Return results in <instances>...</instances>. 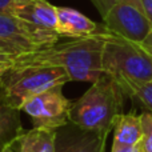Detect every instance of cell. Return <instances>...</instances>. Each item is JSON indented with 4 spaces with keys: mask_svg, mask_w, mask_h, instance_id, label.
<instances>
[{
    "mask_svg": "<svg viewBox=\"0 0 152 152\" xmlns=\"http://www.w3.org/2000/svg\"><path fill=\"white\" fill-rule=\"evenodd\" d=\"M107 28L99 34L86 37H75L68 42L55 43L34 52L13 58V68L34 66H50L64 68L69 81L95 83L104 75L103 52L107 36Z\"/></svg>",
    "mask_w": 152,
    "mask_h": 152,
    "instance_id": "cell-1",
    "label": "cell"
},
{
    "mask_svg": "<svg viewBox=\"0 0 152 152\" xmlns=\"http://www.w3.org/2000/svg\"><path fill=\"white\" fill-rule=\"evenodd\" d=\"M126 97L121 87L104 74L72 103L69 121L84 131L108 135L116 118L123 113Z\"/></svg>",
    "mask_w": 152,
    "mask_h": 152,
    "instance_id": "cell-2",
    "label": "cell"
},
{
    "mask_svg": "<svg viewBox=\"0 0 152 152\" xmlns=\"http://www.w3.org/2000/svg\"><path fill=\"white\" fill-rule=\"evenodd\" d=\"M103 72L119 86L152 81V58L139 43L108 34L103 52Z\"/></svg>",
    "mask_w": 152,
    "mask_h": 152,
    "instance_id": "cell-3",
    "label": "cell"
},
{
    "mask_svg": "<svg viewBox=\"0 0 152 152\" xmlns=\"http://www.w3.org/2000/svg\"><path fill=\"white\" fill-rule=\"evenodd\" d=\"M69 81L64 68L50 66H34L12 68L0 79V87L10 105L23 108L28 100L48 89L63 87Z\"/></svg>",
    "mask_w": 152,
    "mask_h": 152,
    "instance_id": "cell-4",
    "label": "cell"
},
{
    "mask_svg": "<svg viewBox=\"0 0 152 152\" xmlns=\"http://www.w3.org/2000/svg\"><path fill=\"white\" fill-rule=\"evenodd\" d=\"M12 15L21 21L39 48L52 45L60 39L56 5L48 0H26L16 5Z\"/></svg>",
    "mask_w": 152,
    "mask_h": 152,
    "instance_id": "cell-5",
    "label": "cell"
},
{
    "mask_svg": "<svg viewBox=\"0 0 152 152\" xmlns=\"http://www.w3.org/2000/svg\"><path fill=\"white\" fill-rule=\"evenodd\" d=\"M63 87L48 89L26 103L21 111L34 121V127L58 129L69 121L72 103L63 95Z\"/></svg>",
    "mask_w": 152,
    "mask_h": 152,
    "instance_id": "cell-6",
    "label": "cell"
},
{
    "mask_svg": "<svg viewBox=\"0 0 152 152\" xmlns=\"http://www.w3.org/2000/svg\"><path fill=\"white\" fill-rule=\"evenodd\" d=\"M102 19L111 34L134 43H142L152 31V21L145 12L131 3H118Z\"/></svg>",
    "mask_w": 152,
    "mask_h": 152,
    "instance_id": "cell-7",
    "label": "cell"
},
{
    "mask_svg": "<svg viewBox=\"0 0 152 152\" xmlns=\"http://www.w3.org/2000/svg\"><path fill=\"white\" fill-rule=\"evenodd\" d=\"M0 50L15 58L39 50V45L16 16L0 12Z\"/></svg>",
    "mask_w": 152,
    "mask_h": 152,
    "instance_id": "cell-8",
    "label": "cell"
},
{
    "mask_svg": "<svg viewBox=\"0 0 152 152\" xmlns=\"http://www.w3.org/2000/svg\"><path fill=\"white\" fill-rule=\"evenodd\" d=\"M58 34L60 37H86L104 31V24H97L88 16L69 7H56Z\"/></svg>",
    "mask_w": 152,
    "mask_h": 152,
    "instance_id": "cell-9",
    "label": "cell"
},
{
    "mask_svg": "<svg viewBox=\"0 0 152 152\" xmlns=\"http://www.w3.org/2000/svg\"><path fill=\"white\" fill-rule=\"evenodd\" d=\"M20 119V110H16L5 100L0 91V152L11 148L24 134Z\"/></svg>",
    "mask_w": 152,
    "mask_h": 152,
    "instance_id": "cell-10",
    "label": "cell"
},
{
    "mask_svg": "<svg viewBox=\"0 0 152 152\" xmlns=\"http://www.w3.org/2000/svg\"><path fill=\"white\" fill-rule=\"evenodd\" d=\"M113 143L135 147L142 140V113H120L113 124Z\"/></svg>",
    "mask_w": 152,
    "mask_h": 152,
    "instance_id": "cell-11",
    "label": "cell"
},
{
    "mask_svg": "<svg viewBox=\"0 0 152 152\" xmlns=\"http://www.w3.org/2000/svg\"><path fill=\"white\" fill-rule=\"evenodd\" d=\"M19 152H56V129L34 127L26 131L18 140Z\"/></svg>",
    "mask_w": 152,
    "mask_h": 152,
    "instance_id": "cell-12",
    "label": "cell"
},
{
    "mask_svg": "<svg viewBox=\"0 0 152 152\" xmlns=\"http://www.w3.org/2000/svg\"><path fill=\"white\" fill-rule=\"evenodd\" d=\"M107 136L105 134L81 129L77 136L61 144L56 143V152H104Z\"/></svg>",
    "mask_w": 152,
    "mask_h": 152,
    "instance_id": "cell-13",
    "label": "cell"
},
{
    "mask_svg": "<svg viewBox=\"0 0 152 152\" xmlns=\"http://www.w3.org/2000/svg\"><path fill=\"white\" fill-rule=\"evenodd\" d=\"M127 97L136 100L152 115V81L120 86Z\"/></svg>",
    "mask_w": 152,
    "mask_h": 152,
    "instance_id": "cell-14",
    "label": "cell"
},
{
    "mask_svg": "<svg viewBox=\"0 0 152 152\" xmlns=\"http://www.w3.org/2000/svg\"><path fill=\"white\" fill-rule=\"evenodd\" d=\"M140 151L152 152V115L150 112L142 113V140Z\"/></svg>",
    "mask_w": 152,
    "mask_h": 152,
    "instance_id": "cell-15",
    "label": "cell"
},
{
    "mask_svg": "<svg viewBox=\"0 0 152 152\" xmlns=\"http://www.w3.org/2000/svg\"><path fill=\"white\" fill-rule=\"evenodd\" d=\"M91 1H92V4L96 7V10L99 11L102 18H104L108 13V11L115 4H118V3H131V4L137 5V7H140L143 10V5H142L140 0H91Z\"/></svg>",
    "mask_w": 152,
    "mask_h": 152,
    "instance_id": "cell-16",
    "label": "cell"
},
{
    "mask_svg": "<svg viewBox=\"0 0 152 152\" xmlns=\"http://www.w3.org/2000/svg\"><path fill=\"white\" fill-rule=\"evenodd\" d=\"M13 68V58L10 55H0V79Z\"/></svg>",
    "mask_w": 152,
    "mask_h": 152,
    "instance_id": "cell-17",
    "label": "cell"
},
{
    "mask_svg": "<svg viewBox=\"0 0 152 152\" xmlns=\"http://www.w3.org/2000/svg\"><path fill=\"white\" fill-rule=\"evenodd\" d=\"M23 1H26V0H0V12L12 13L16 5Z\"/></svg>",
    "mask_w": 152,
    "mask_h": 152,
    "instance_id": "cell-18",
    "label": "cell"
},
{
    "mask_svg": "<svg viewBox=\"0 0 152 152\" xmlns=\"http://www.w3.org/2000/svg\"><path fill=\"white\" fill-rule=\"evenodd\" d=\"M111 152H140V144L135 145V147H127V145H120L112 143V150Z\"/></svg>",
    "mask_w": 152,
    "mask_h": 152,
    "instance_id": "cell-19",
    "label": "cell"
},
{
    "mask_svg": "<svg viewBox=\"0 0 152 152\" xmlns=\"http://www.w3.org/2000/svg\"><path fill=\"white\" fill-rule=\"evenodd\" d=\"M139 44L142 45L143 50H144L145 52H147L148 55H150L151 58H152V31L150 32V34H148V36L145 37V39L143 40L142 43H139Z\"/></svg>",
    "mask_w": 152,
    "mask_h": 152,
    "instance_id": "cell-20",
    "label": "cell"
},
{
    "mask_svg": "<svg viewBox=\"0 0 152 152\" xmlns=\"http://www.w3.org/2000/svg\"><path fill=\"white\" fill-rule=\"evenodd\" d=\"M140 1H142L143 5V11L148 16V19L152 21V0H140Z\"/></svg>",
    "mask_w": 152,
    "mask_h": 152,
    "instance_id": "cell-21",
    "label": "cell"
},
{
    "mask_svg": "<svg viewBox=\"0 0 152 152\" xmlns=\"http://www.w3.org/2000/svg\"><path fill=\"white\" fill-rule=\"evenodd\" d=\"M4 152H13V151H12V150H11V148H7V150H5Z\"/></svg>",
    "mask_w": 152,
    "mask_h": 152,
    "instance_id": "cell-22",
    "label": "cell"
},
{
    "mask_svg": "<svg viewBox=\"0 0 152 152\" xmlns=\"http://www.w3.org/2000/svg\"><path fill=\"white\" fill-rule=\"evenodd\" d=\"M0 55H5V53H4V52H3V51H1V50H0Z\"/></svg>",
    "mask_w": 152,
    "mask_h": 152,
    "instance_id": "cell-23",
    "label": "cell"
},
{
    "mask_svg": "<svg viewBox=\"0 0 152 152\" xmlns=\"http://www.w3.org/2000/svg\"><path fill=\"white\" fill-rule=\"evenodd\" d=\"M0 91H1V87H0Z\"/></svg>",
    "mask_w": 152,
    "mask_h": 152,
    "instance_id": "cell-24",
    "label": "cell"
},
{
    "mask_svg": "<svg viewBox=\"0 0 152 152\" xmlns=\"http://www.w3.org/2000/svg\"><path fill=\"white\" fill-rule=\"evenodd\" d=\"M140 152H142V151H140Z\"/></svg>",
    "mask_w": 152,
    "mask_h": 152,
    "instance_id": "cell-25",
    "label": "cell"
}]
</instances>
